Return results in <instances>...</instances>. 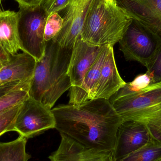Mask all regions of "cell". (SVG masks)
<instances>
[{"mask_svg":"<svg viewBox=\"0 0 161 161\" xmlns=\"http://www.w3.org/2000/svg\"><path fill=\"white\" fill-rule=\"evenodd\" d=\"M23 104H19L0 113V137L6 132L14 131V124Z\"/></svg>","mask_w":161,"mask_h":161,"instance_id":"cell-20","label":"cell"},{"mask_svg":"<svg viewBox=\"0 0 161 161\" xmlns=\"http://www.w3.org/2000/svg\"><path fill=\"white\" fill-rule=\"evenodd\" d=\"M151 78L147 72L135 77L131 82L126 83L123 88L129 91H137L142 90L151 84Z\"/></svg>","mask_w":161,"mask_h":161,"instance_id":"cell-23","label":"cell"},{"mask_svg":"<svg viewBox=\"0 0 161 161\" xmlns=\"http://www.w3.org/2000/svg\"><path fill=\"white\" fill-rule=\"evenodd\" d=\"M111 98L123 122L135 121L147 125L161 120V81L140 91L122 87Z\"/></svg>","mask_w":161,"mask_h":161,"instance_id":"cell-4","label":"cell"},{"mask_svg":"<svg viewBox=\"0 0 161 161\" xmlns=\"http://www.w3.org/2000/svg\"><path fill=\"white\" fill-rule=\"evenodd\" d=\"M113 47L107 46V53L100 70L94 98L109 100L126 83L122 79L117 69Z\"/></svg>","mask_w":161,"mask_h":161,"instance_id":"cell-13","label":"cell"},{"mask_svg":"<svg viewBox=\"0 0 161 161\" xmlns=\"http://www.w3.org/2000/svg\"><path fill=\"white\" fill-rule=\"evenodd\" d=\"M58 148L49 157L50 161H114L113 151L88 147L63 133Z\"/></svg>","mask_w":161,"mask_h":161,"instance_id":"cell-10","label":"cell"},{"mask_svg":"<svg viewBox=\"0 0 161 161\" xmlns=\"http://www.w3.org/2000/svg\"><path fill=\"white\" fill-rule=\"evenodd\" d=\"M52 110L59 133L88 147L113 151L123 121L109 100L93 98L79 105H59Z\"/></svg>","mask_w":161,"mask_h":161,"instance_id":"cell-1","label":"cell"},{"mask_svg":"<svg viewBox=\"0 0 161 161\" xmlns=\"http://www.w3.org/2000/svg\"><path fill=\"white\" fill-rule=\"evenodd\" d=\"M19 7L33 8L41 5L45 0H15Z\"/></svg>","mask_w":161,"mask_h":161,"instance_id":"cell-26","label":"cell"},{"mask_svg":"<svg viewBox=\"0 0 161 161\" xmlns=\"http://www.w3.org/2000/svg\"><path fill=\"white\" fill-rule=\"evenodd\" d=\"M155 142L147 128L142 122L128 121L118 128L113 151L114 161H119L151 142Z\"/></svg>","mask_w":161,"mask_h":161,"instance_id":"cell-8","label":"cell"},{"mask_svg":"<svg viewBox=\"0 0 161 161\" xmlns=\"http://www.w3.org/2000/svg\"><path fill=\"white\" fill-rule=\"evenodd\" d=\"M18 13V30L22 51L36 61L43 57L46 42L44 29L48 15L42 4L33 8L19 7Z\"/></svg>","mask_w":161,"mask_h":161,"instance_id":"cell-5","label":"cell"},{"mask_svg":"<svg viewBox=\"0 0 161 161\" xmlns=\"http://www.w3.org/2000/svg\"><path fill=\"white\" fill-rule=\"evenodd\" d=\"M0 49L12 56L22 51L18 30V13L0 11Z\"/></svg>","mask_w":161,"mask_h":161,"instance_id":"cell-16","label":"cell"},{"mask_svg":"<svg viewBox=\"0 0 161 161\" xmlns=\"http://www.w3.org/2000/svg\"><path fill=\"white\" fill-rule=\"evenodd\" d=\"M146 68L147 72L151 77V84L161 81V45Z\"/></svg>","mask_w":161,"mask_h":161,"instance_id":"cell-22","label":"cell"},{"mask_svg":"<svg viewBox=\"0 0 161 161\" xmlns=\"http://www.w3.org/2000/svg\"><path fill=\"white\" fill-rule=\"evenodd\" d=\"M2 0H0V4H1V2H2Z\"/></svg>","mask_w":161,"mask_h":161,"instance_id":"cell-29","label":"cell"},{"mask_svg":"<svg viewBox=\"0 0 161 161\" xmlns=\"http://www.w3.org/2000/svg\"><path fill=\"white\" fill-rule=\"evenodd\" d=\"M55 125L52 109L30 97L23 104L14 124V131L28 140L55 128Z\"/></svg>","mask_w":161,"mask_h":161,"instance_id":"cell-7","label":"cell"},{"mask_svg":"<svg viewBox=\"0 0 161 161\" xmlns=\"http://www.w3.org/2000/svg\"><path fill=\"white\" fill-rule=\"evenodd\" d=\"M63 24V18L58 12L49 15L45 24L44 41L47 42L53 39L62 29Z\"/></svg>","mask_w":161,"mask_h":161,"instance_id":"cell-21","label":"cell"},{"mask_svg":"<svg viewBox=\"0 0 161 161\" xmlns=\"http://www.w3.org/2000/svg\"><path fill=\"white\" fill-rule=\"evenodd\" d=\"M133 19L161 40V0H118Z\"/></svg>","mask_w":161,"mask_h":161,"instance_id":"cell-11","label":"cell"},{"mask_svg":"<svg viewBox=\"0 0 161 161\" xmlns=\"http://www.w3.org/2000/svg\"><path fill=\"white\" fill-rule=\"evenodd\" d=\"M36 60L25 52L12 56L0 69V85L14 80H32Z\"/></svg>","mask_w":161,"mask_h":161,"instance_id":"cell-15","label":"cell"},{"mask_svg":"<svg viewBox=\"0 0 161 161\" xmlns=\"http://www.w3.org/2000/svg\"><path fill=\"white\" fill-rule=\"evenodd\" d=\"M107 46H103L99 55L84 76L79 87H71L69 104L79 105L94 98L102 64L106 57Z\"/></svg>","mask_w":161,"mask_h":161,"instance_id":"cell-14","label":"cell"},{"mask_svg":"<svg viewBox=\"0 0 161 161\" xmlns=\"http://www.w3.org/2000/svg\"><path fill=\"white\" fill-rule=\"evenodd\" d=\"M31 80H14L0 85V97L19 87L31 85Z\"/></svg>","mask_w":161,"mask_h":161,"instance_id":"cell-25","label":"cell"},{"mask_svg":"<svg viewBox=\"0 0 161 161\" xmlns=\"http://www.w3.org/2000/svg\"><path fill=\"white\" fill-rule=\"evenodd\" d=\"M119 43V49L127 60L137 61L147 67L160 46L161 40L132 19Z\"/></svg>","mask_w":161,"mask_h":161,"instance_id":"cell-6","label":"cell"},{"mask_svg":"<svg viewBox=\"0 0 161 161\" xmlns=\"http://www.w3.org/2000/svg\"><path fill=\"white\" fill-rule=\"evenodd\" d=\"M27 139L21 136L8 142H0V161H28L31 156L26 151Z\"/></svg>","mask_w":161,"mask_h":161,"instance_id":"cell-17","label":"cell"},{"mask_svg":"<svg viewBox=\"0 0 161 161\" xmlns=\"http://www.w3.org/2000/svg\"><path fill=\"white\" fill-rule=\"evenodd\" d=\"M92 0H71L63 16L62 29L53 39L62 48L73 49L80 36L84 19Z\"/></svg>","mask_w":161,"mask_h":161,"instance_id":"cell-9","label":"cell"},{"mask_svg":"<svg viewBox=\"0 0 161 161\" xmlns=\"http://www.w3.org/2000/svg\"><path fill=\"white\" fill-rule=\"evenodd\" d=\"M158 161H161V158H160V159H159V160H158Z\"/></svg>","mask_w":161,"mask_h":161,"instance_id":"cell-30","label":"cell"},{"mask_svg":"<svg viewBox=\"0 0 161 161\" xmlns=\"http://www.w3.org/2000/svg\"><path fill=\"white\" fill-rule=\"evenodd\" d=\"M161 158V143L153 142L119 161H158Z\"/></svg>","mask_w":161,"mask_h":161,"instance_id":"cell-18","label":"cell"},{"mask_svg":"<svg viewBox=\"0 0 161 161\" xmlns=\"http://www.w3.org/2000/svg\"><path fill=\"white\" fill-rule=\"evenodd\" d=\"M7 62H4V61H2V60L0 59V69L3 68Z\"/></svg>","mask_w":161,"mask_h":161,"instance_id":"cell-28","label":"cell"},{"mask_svg":"<svg viewBox=\"0 0 161 161\" xmlns=\"http://www.w3.org/2000/svg\"><path fill=\"white\" fill-rule=\"evenodd\" d=\"M103 46L86 42L79 36L74 45L68 74L72 87H79L88 71L99 55Z\"/></svg>","mask_w":161,"mask_h":161,"instance_id":"cell-12","label":"cell"},{"mask_svg":"<svg viewBox=\"0 0 161 161\" xmlns=\"http://www.w3.org/2000/svg\"><path fill=\"white\" fill-rule=\"evenodd\" d=\"M11 56L0 49V59L4 62H7L10 60Z\"/></svg>","mask_w":161,"mask_h":161,"instance_id":"cell-27","label":"cell"},{"mask_svg":"<svg viewBox=\"0 0 161 161\" xmlns=\"http://www.w3.org/2000/svg\"><path fill=\"white\" fill-rule=\"evenodd\" d=\"M73 49L62 48L52 40L46 42L44 55L36 61L29 95L52 109L72 87L68 74Z\"/></svg>","mask_w":161,"mask_h":161,"instance_id":"cell-2","label":"cell"},{"mask_svg":"<svg viewBox=\"0 0 161 161\" xmlns=\"http://www.w3.org/2000/svg\"><path fill=\"white\" fill-rule=\"evenodd\" d=\"M30 85L14 89L0 97V113L24 103L29 97Z\"/></svg>","mask_w":161,"mask_h":161,"instance_id":"cell-19","label":"cell"},{"mask_svg":"<svg viewBox=\"0 0 161 161\" xmlns=\"http://www.w3.org/2000/svg\"><path fill=\"white\" fill-rule=\"evenodd\" d=\"M132 20L116 0H92L83 22L81 38L96 46H114Z\"/></svg>","mask_w":161,"mask_h":161,"instance_id":"cell-3","label":"cell"},{"mask_svg":"<svg viewBox=\"0 0 161 161\" xmlns=\"http://www.w3.org/2000/svg\"><path fill=\"white\" fill-rule=\"evenodd\" d=\"M71 0H45L42 7L48 15L54 12H58L66 9Z\"/></svg>","mask_w":161,"mask_h":161,"instance_id":"cell-24","label":"cell"}]
</instances>
